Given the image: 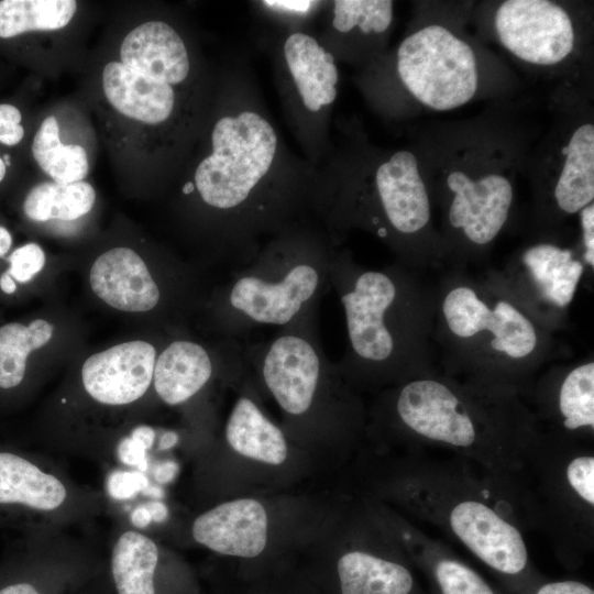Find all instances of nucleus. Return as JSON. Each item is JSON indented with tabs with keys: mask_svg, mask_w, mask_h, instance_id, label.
Returning a JSON list of instances; mask_svg holds the SVG:
<instances>
[{
	"mask_svg": "<svg viewBox=\"0 0 594 594\" xmlns=\"http://www.w3.org/2000/svg\"><path fill=\"white\" fill-rule=\"evenodd\" d=\"M211 110L208 150L180 193L210 212L215 252L229 270L278 235L323 228L322 172L285 143L243 53L223 66Z\"/></svg>",
	"mask_w": 594,
	"mask_h": 594,
	"instance_id": "nucleus-1",
	"label": "nucleus"
},
{
	"mask_svg": "<svg viewBox=\"0 0 594 594\" xmlns=\"http://www.w3.org/2000/svg\"><path fill=\"white\" fill-rule=\"evenodd\" d=\"M389 494L421 522L463 547L510 592L520 594L541 581L510 479L452 453L410 448Z\"/></svg>",
	"mask_w": 594,
	"mask_h": 594,
	"instance_id": "nucleus-2",
	"label": "nucleus"
},
{
	"mask_svg": "<svg viewBox=\"0 0 594 594\" xmlns=\"http://www.w3.org/2000/svg\"><path fill=\"white\" fill-rule=\"evenodd\" d=\"M393 413L410 448L446 451L504 479L520 471L538 429L509 394L429 376L404 382Z\"/></svg>",
	"mask_w": 594,
	"mask_h": 594,
	"instance_id": "nucleus-3",
	"label": "nucleus"
},
{
	"mask_svg": "<svg viewBox=\"0 0 594 594\" xmlns=\"http://www.w3.org/2000/svg\"><path fill=\"white\" fill-rule=\"evenodd\" d=\"M337 244L319 226L276 237L232 270L220 294L223 332L235 339L257 327L286 329L315 319L330 287Z\"/></svg>",
	"mask_w": 594,
	"mask_h": 594,
	"instance_id": "nucleus-4",
	"label": "nucleus"
},
{
	"mask_svg": "<svg viewBox=\"0 0 594 594\" xmlns=\"http://www.w3.org/2000/svg\"><path fill=\"white\" fill-rule=\"evenodd\" d=\"M513 485L526 530L543 534L562 563L579 566L594 549L592 444L537 429Z\"/></svg>",
	"mask_w": 594,
	"mask_h": 594,
	"instance_id": "nucleus-5",
	"label": "nucleus"
},
{
	"mask_svg": "<svg viewBox=\"0 0 594 594\" xmlns=\"http://www.w3.org/2000/svg\"><path fill=\"white\" fill-rule=\"evenodd\" d=\"M359 85L372 102L398 87L424 107L449 111L470 102L480 85L474 48L443 24H426L395 52L364 68Z\"/></svg>",
	"mask_w": 594,
	"mask_h": 594,
	"instance_id": "nucleus-6",
	"label": "nucleus"
},
{
	"mask_svg": "<svg viewBox=\"0 0 594 594\" xmlns=\"http://www.w3.org/2000/svg\"><path fill=\"white\" fill-rule=\"evenodd\" d=\"M274 80L283 112L302 156L319 167L332 147V114L340 72L314 30H284L272 47Z\"/></svg>",
	"mask_w": 594,
	"mask_h": 594,
	"instance_id": "nucleus-7",
	"label": "nucleus"
},
{
	"mask_svg": "<svg viewBox=\"0 0 594 594\" xmlns=\"http://www.w3.org/2000/svg\"><path fill=\"white\" fill-rule=\"evenodd\" d=\"M0 508L23 515L31 532L75 530L108 508L105 494L76 482L52 454L0 451Z\"/></svg>",
	"mask_w": 594,
	"mask_h": 594,
	"instance_id": "nucleus-8",
	"label": "nucleus"
},
{
	"mask_svg": "<svg viewBox=\"0 0 594 594\" xmlns=\"http://www.w3.org/2000/svg\"><path fill=\"white\" fill-rule=\"evenodd\" d=\"M330 287L338 290L344 310L349 358L370 367L387 366L397 355L398 339L393 312L399 289L395 278L384 271L366 270L349 275L336 251Z\"/></svg>",
	"mask_w": 594,
	"mask_h": 594,
	"instance_id": "nucleus-9",
	"label": "nucleus"
},
{
	"mask_svg": "<svg viewBox=\"0 0 594 594\" xmlns=\"http://www.w3.org/2000/svg\"><path fill=\"white\" fill-rule=\"evenodd\" d=\"M107 569V553L75 530L31 532L18 575L0 594H78Z\"/></svg>",
	"mask_w": 594,
	"mask_h": 594,
	"instance_id": "nucleus-10",
	"label": "nucleus"
},
{
	"mask_svg": "<svg viewBox=\"0 0 594 594\" xmlns=\"http://www.w3.org/2000/svg\"><path fill=\"white\" fill-rule=\"evenodd\" d=\"M493 25L502 46L529 65H559L576 45L573 19L554 1H503L495 11Z\"/></svg>",
	"mask_w": 594,
	"mask_h": 594,
	"instance_id": "nucleus-11",
	"label": "nucleus"
},
{
	"mask_svg": "<svg viewBox=\"0 0 594 594\" xmlns=\"http://www.w3.org/2000/svg\"><path fill=\"white\" fill-rule=\"evenodd\" d=\"M451 194L448 219L474 244L493 241L505 226L514 198L512 180L487 164L453 166L444 179Z\"/></svg>",
	"mask_w": 594,
	"mask_h": 594,
	"instance_id": "nucleus-12",
	"label": "nucleus"
},
{
	"mask_svg": "<svg viewBox=\"0 0 594 594\" xmlns=\"http://www.w3.org/2000/svg\"><path fill=\"white\" fill-rule=\"evenodd\" d=\"M315 31L336 61L364 68L385 54V42L394 21L389 0L327 1Z\"/></svg>",
	"mask_w": 594,
	"mask_h": 594,
	"instance_id": "nucleus-13",
	"label": "nucleus"
},
{
	"mask_svg": "<svg viewBox=\"0 0 594 594\" xmlns=\"http://www.w3.org/2000/svg\"><path fill=\"white\" fill-rule=\"evenodd\" d=\"M156 349L134 340L90 355L82 364L84 394L95 405L122 408L142 399L153 385Z\"/></svg>",
	"mask_w": 594,
	"mask_h": 594,
	"instance_id": "nucleus-14",
	"label": "nucleus"
},
{
	"mask_svg": "<svg viewBox=\"0 0 594 594\" xmlns=\"http://www.w3.org/2000/svg\"><path fill=\"white\" fill-rule=\"evenodd\" d=\"M442 312L454 336L469 339L488 330L493 336L491 346L512 359L526 358L537 346L536 329L520 310L506 300L490 308L471 287L451 289L443 300Z\"/></svg>",
	"mask_w": 594,
	"mask_h": 594,
	"instance_id": "nucleus-15",
	"label": "nucleus"
},
{
	"mask_svg": "<svg viewBox=\"0 0 594 594\" xmlns=\"http://www.w3.org/2000/svg\"><path fill=\"white\" fill-rule=\"evenodd\" d=\"M394 536L413 565L427 578L432 594H503L447 543L399 518Z\"/></svg>",
	"mask_w": 594,
	"mask_h": 594,
	"instance_id": "nucleus-16",
	"label": "nucleus"
},
{
	"mask_svg": "<svg viewBox=\"0 0 594 594\" xmlns=\"http://www.w3.org/2000/svg\"><path fill=\"white\" fill-rule=\"evenodd\" d=\"M191 536L217 553L253 558L265 548L267 515L252 498L226 502L200 514L191 525Z\"/></svg>",
	"mask_w": 594,
	"mask_h": 594,
	"instance_id": "nucleus-17",
	"label": "nucleus"
},
{
	"mask_svg": "<svg viewBox=\"0 0 594 594\" xmlns=\"http://www.w3.org/2000/svg\"><path fill=\"white\" fill-rule=\"evenodd\" d=\"M121 64L150 78L170 85L191 82L189 47L168 22L151 20L133 29L120 47Z\"/></svg>",
	"mask_w": 594,
	"mask_h": 594,
	"instance_id": "nucleus-18",
	"label": "nucleus"
},
{
	"mask_svg": "<svg viewBox=\"0 0 594 594\" xmlns=\"http://www.w3.org/2000/svg\"><path fill=\"white\" fill-rule=\"evenodd\" d=\"M89 283L110 307L125 312H146L161 301V289L143 258L132 249L113 248L94 262Z\"/></svg>",
	"mask_w": 594,
	"mask_h": 594,
	"instance_id": "nucleus-19",
	"label": "nucleus"
},
{
	"mask_svg": "<svg viewBox=\"0 0 594 594\" xmlns=\"http://www.w3.org/2000/svg\"><path fill=\"white\" fill-rule=\"evenodd\" d=\"M162 552L154 539L133 528L118 529L107 553L113 594H160Z\"/></svg>",
	"mask_w": 594,
	"mask_h": 594,
	"instance_id": "nucleus-20",
	"label": "nucleus"
},
{
	"mask_svg": "<svg viewBox=\"0 0 594 594\" xmlns=\"http://www.w3.org/2000/svg\"><path fill=\"white\" fill-rule=\"evenodd\" d=\"M411 565L407 554L396 559L366 549L349 550L337 564L341 594H425Z\"/></svg>",
	"mask_w": 594,
	"mask_h": 594,
	"instance_id": "nucleus-21",
	"label": "nucleus"
},
{
	"mask_svg": "<svg viewBox=\"0 0 594 594\" xmlns=\"http://www.w3.org/2000/svg\"><path fill=\"white\" fill-rule=\"evenodd\" d=\"M552 196L564 213L574 215L594 200V125L578 124L559 151Z\"/></svg>",
	"mask_w": 594,
	"mask_h": 594,
	"instance_id": "nucleus-22",
	"label": "nucleus"
},
{
	"mask_svg": "<svg viewBox=\"0 0 594 594\" xmlns=\"http://www.w3.org/2000/svg\"><path fill=\"white\" fill-rule=\"evenodd\" d=\"M213 369L205 346L190 340H175L156 358L154 391L168 406L184 404L210 381Z\"/></svg>",
	"mask_w": 594,
	"mask_h": 594,
	"instance_id": "nucleus-23",
	"label": "nucleus"
},
{
	"mask_svg": "<svg viewBox=\"0 0 594 594\" xmlns=\"http://www.w3.org/2000/svg\"><path fill=\"white\" fill-rule=\"evenodd\" d=\"M226 439L239 454L267 464H282L287 443L275 426L249 397H240L228 418Z\"/></svg>",
	"mask_w": 594,
	"mask_h": 594,
	"instance_id": "nucleus-24",
	"label": "nucleus"
},
{
	"mask_svg": "<svg viewBox=\"0 0 594 594\" xmlns=\"http://www.w3.org/2000/svg\"><path fill=\"white\" fill-rule=\"evenodd\" d=\"M556 428L549 431L587 442L594 432V363L572 369L560 382L547 413Z\"/></svg>",
	"mask_w": 594,
	"mask_h": 594,
	"instance_id": "nucleus-25",
	"label": "nucleus"
},
{
	"mask_svg": "<svg viewBox=\"0 0 594 594\" xmlns=\"http://www.w3.org/2000/svg\"><path fill=\"white\" fill-rule=\"evenodd\" d=\"M522 263L540 295L550 304L564 308L573 299L584 272L573 252L550 243L528 248Z\"/></svg>",
	"mask_w": 594,
	"mask_h": 594,
	"instance_id": "nucleus-26",
	"label": "nucleus"
},
{
	"mask_svg": "<svg viewBox=\"0 0 594 594\" xmlns=\"http://www.w3.org/2000/svg\"><path fill=\"white\" fill-rule=\"evenodd\" d=\"M32 154L38 166L56 184L67 185L81 182L88 174L86 150L78 144H63L55 117L42 122L32 144Z\"/></svg>",
	"mask_w": 594,
	"mask_h": 594,
	"instance_id": "nucleus-27",
	"label": "nucleus"
},
{
	"mask_svg": "<svg viewBox=\"0 0 594 594\" xmlns=\"http://www.w3.org/2000/svg\"><path fill=\"white\" fill-rule=\"evenodd\" d=\"M95 200V189L86 182L67 185L46 182L29 191L23 210L33 221L43 222L52 219L72 221L88 213Z\"/></svg>",
	"mask_w": 594,
	"mask_h": 594,
	"instance_id": "nucleus-28",
	"label": "nucleus"
},
{
	"mask_svg": "<svg viewBox=\"0 0 594 594\" xmlns=\"http://www.w3.org/2000/svg\"><path fill=\"white\" fill-rule=\"evenodd\" d=\"M76 9L74 0H2L0 37L62 29L73 19Z\"/></svg>",
	"mask_w": 594,
	"mask_h": 594,
	"instance_id": "nucleus-29",
	"label": "nucleus"
},
{
	"mask_svg": "<svg viewBox=\"0 0 594 594\" xmlns=\"http://www.w3.org/2000/svg\"><path fill=\"white\" fill-rule=\"evenodd\" d=\"M53 331V326L44 319H35L28 326L11 322L0 327V388L10 389L22 383L29 354L45 345Z\"/></svg>",
	"mask_w": 594,
	"mask_h": 594,
	"instance_id": "nucleus-30",
	"label": "nucleus"
},
{
	"mask_svg": "<svg viewBox=\"0 0 594 594\" xmlns=\"http://www.w3.org/2000/svg\"><path fill=\"white\" fill-rule=\"evenodd\" d=\"M327 1L314 0H263L254 2L260 12L279 23V30H312Z\"/></svg>",
	"mask_w": 594,
	"mask_h": 594,
	"instance_id": "nucleus-31",
	"label": "nucleus"
},
{
	"mask_svg": "<svg viewBox=\"0 0 594 594\" xmlns=\"http://www.w3.org/2000/svg\"><path fill=\"white\" fill-rule=\"evenodd\" d=\"M10 267L7 271L20 283L30 282L45 265V253L36 243L24 244L9 256Z\"/></svg>",
	"mask_w": 594,
	"mask_h": 594,
	"instance_id": "nucleus-32",
	"label": "nucleus"
},
{
	"mask_svg": "<svg viewBox=\"0 0 594 594\" xmlns=\"http://www.w3.org/2000/svg\"><path fill=\"white\" fill-rule=\"evenodd\" d=\"M22 116L18 108L11 105H0V142L12 146L18 144L24 135L20 124Z\"/></svg>",
	"mask_w": 594,
	"mask_h": 594,
	"instance_id": "nucleus-33",
	"label": "nucleus"
},
{
	"mask_svg": "<svg viewBox=\"0 0 594 594\" xmlns=\"http://www.w3.org/2000/svg\"><path fill=\"white\" fill-rule=\"evenodd\" d=\"M520 594H594L588 584L573 579L540 581Z\"/></svg>",
	"mask_w": 594,
	"mask_h": 594,
	"instance_id": "nucleus-34",
	"label": "nucleus"
},
{
	"mask_svg": "<svg viewBox=\"0 0 594 594\" xmlns=\"http://www.w3.org/2000/svg\"><path fill=\"white\" fill-rule=\"evenodd\" d=\"M582 240L584 244V261L594 267V204H590L580 211Z\"/></svg>",
	"mask_w": 594,
	"mask_h": 594,
	"instance_id": "nucleus-35",
	"label": "nucleus"
},
{
	"mask_svg": "<svg viewBox=\"0 0 594 594\" xmlns=\"http://www.w3.org/2000/svg\"><path fill=\"white\" fill-rule=\"evenodd\" d=\"M78 594H113L107 569Z\"/></svg>",
	"mask_w": 594,
	"mask_h": 594,
	"instance_id": "nucleus-36",
	"label": "nucleus"
},
{
	"mask_svg": "<svg viewBox=\"0 0 594 594\" xmlns=\"http://www.w3.org/2000/svg\"><path fill=\"white\" fill-rule=\"evenodd\" d=\"M177 471V465L173 462H168L162 465L157 471V480L162 483L170 481Z\"/></svg>",
	"mask_w": 594,
	"mask_h": 594,
	"instance_id": "nucleus-37",
	"label": "nucleus"
},
{
	"mask_svg": "<svg viewBox=\"0 0 594 594\" xmlns=\"http://www.w3.org/2000/svg\"><path fill=\"white\" fill-rule=\"evenodd\" d=\"M151 514L152 519L155 521H163L167 517V508L162 503H152L147 509Z\"/></svg>",
	"mask_w": 594,
	"mask_h": 594,
	"instance_id": "nucleus-38",
	"label": "nucleus"
},
{
	"mask_svg": "<svg viewBox=\"0 0 594 594\" xmlns=\"http://www.w3.org/2000/svg\"><path fill=\"white\" fill-rule=\"evenodd\" d=\"M12 244V238L9 231L0 227V257H3L6 253L10 250Z\"/></svg>",
	"mask_w": 594,
	"mask_h": 594,
	"instance_id": "nucleus-39",
	"label": "nucleus"
},
{
	"mask_svg": "<svg viewBox=\"0 0 594 594\" xmlns=\"http://www.w3.org/2000/svg\"><path fill=\"white\" fill-rule=\"evenodd\" d=\"M0 288L6 294H13L16 289L14 279L8 272H4L0 277Z\"/></svg>",
	"mask_w": 594,
	"mask_h": 594,
	"instance_id": "nucleus-40",
	"label": "nucleus"
},
{
	"mask_svg": "<svg viewBox=\"0 0 594 594\" xmlns=\"http://www.w3.org/2000/svg\"><path fill=\"white\" fill-rule=\"evenodd\" d=\"M177 440H178V437L175 432H172V431L166 432L161 439L160 448L168 449L173 447L174 444H176Z\"/></svg>",
	"mask_w": 594,
	"mask_h": 594,
	"instance_id": "nucleus-41",
	"label": "nucleus"
},
{
	"mask_svg": "<svg viewBox=\"0 0 594 594\" xmlns=\"http://www.w3.org/2000/svg\"><path fill=\"white\" fill-rule=\"evenodd\" d=\"M6 165H4V162L3 160L0 157V182L6 176Z\"/></svg>",
	"mask_w": 594,
	"mask_h": 594,
	"instance_id": "nucleus-42",
	"label": "nucleus"
},
{
	"mask_svg": "<svg viewBox=\"0 0 594 594\" xmlns=\"http://www.w3.org/2000/svg\"><path fill=\"white\" fill-rule=\"evenodd\" d=\"M3 162H4V165H6V166H9V165H10V156H9L8 154L4 155Z\"/></svg>",
	"mask_w": 594,
	"mask_h": 594,
	"instance_id": "nucleus-43",
	"label": "nucleus"
}]
</instances>
